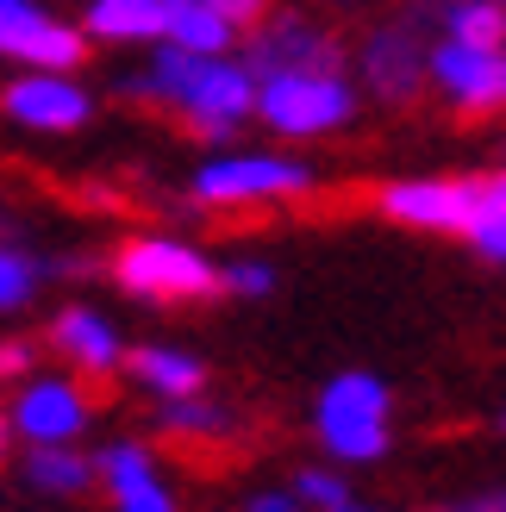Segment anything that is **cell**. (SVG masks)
I'll return each mask as SVG.
<instances>
[{
    "label": "cell",
    "mask_w": 506,
    "mask_h": 512,
    "mask_svg": "<svg viewBox=\"0 0 506 512\" xmlns=\"http://www.w3.org/2000/svg\"><path fill=\"white\" fill-rule=\"evenodd\" d=\"M219 7H225V13H232V19L244 25V32H250V25H257V19L269 13V0H219Z\"/></svg>",
    "instance_id": "obj_27"
},
{
    "label": "cell",
    "mask_w": 506,
    "mask_h": 512,
    "mask_svg": "<svg viewBox=\"0 0 506 512\" xmlns=\"http://www.w3.org/2000/svg\"><path fill=\"white\" fill-rule=\"evenodd\" d=\"M244 38V25L219 7V0H169V25H163V44H182V50H232Z\"/></svg>",
    "instance_id": "obj_15"
},
{
    "label": "cell",
    "mask_w": 506,
    "mask_h": 512,
    "mask_svg": "<svg viewBox=\"0 0 506 512\" xmlns=\"http://www.w3.org/2000/svg\"><path fill=\"white\" fill-rule=\"evenodd\" d=\"M469 244L488 256V263H506V169L482 175V200H475V225Z\"/></svg>",
    "instance_id": "obj_19"
},
{
    "label": "cell",
    "mask_w": 506,
    "mask_h": 512,
    "mask_svg": "<svg viewBox=\"0 0 506 512\" xmlns=\"http://www.w3.org/2000/svg\"><path fill=\"white\" fill-rule=\"evenodd\" d=\"M294 194H313V169L275 157V150H232V157H207L194 169L200 207H275Z\"/></svg>",
    "instance_id": "obj_4"
},
{
    "label": "cell",
    "mask_w": 506,
    "mask_h": 512,
    "mask_svg": "<svg viewBox=\"0 0 506 512\" xmlns=\"http://www.w3.org/2000/svg\"><path fill=\"white\" fill-rule=\"evenodd\" d=\"M450 512H506V488H494V494H469V500H457Z\"/></svg>",
    "instance_id": "obj_28"
},
{
    "label": "cell",
    "mask_w": 506,
    "mask_h": 512,
    "mask_svg": "<svg viewBox=\"0 0 506 512\" xmlns=\"http://www.w3.org/2000/svg\"><path fill=\"white\" fill-rule=\"evenodd\" d=\"M438 38H463V44H506V0H432Z\"/></svg>",
    "instance_id": "obj_17"
},
{
    "label": "cell",
    "mask_w": 506,
    "mask_h": 512,
    "mask_svg": "<svg viewBox=\"0 0 506 512\" xmlns=\"http://www.w3.org/2000/svg\"><path fill=\"white\" fill-rule=\"evenodd\" d=\"M432 44L419 38V19H388V25H375V32L357 44V75H363V88L375 100H413L419 82H432Z\"/></svg>",
    "instance_id": "obj_7"
},
{
    "label": "cell",
    "mask_w": 506,
    "mask_h": 512,
    "mask_svg": "<svg viewBox=\"0 0 506 512\" xmlns=\"http://www.w3.org/2000/svg\"><path fill=\"white\" fill-rule=\"evenodd\" d=\"M163 425L169 431H188V438H213V431H225V413H219V406H200L188 394V400H169L163 406Z\"/></svg>",
    "instance_id": "obj_22"
},
{
    "label": "cell",
    "mask_w": 506,
    "mask_h": 512,
    "mask_svg": "<svg viewBox=\"0 0 506 512\" xmlns=\"http://www.w3.org/2000/svg\"><path fill=\"white\" fill-rule=\"evenodd\" d=\"M319 438L332 444V456L344 463H375L388 450V388L363 369L338 375L319 394Z\"/></svg>",
    "instance_id": "obj_5"
},
{
    "label": "cell",
    "mask_w": 506,
    "mask_h": 512,
    "mask_svg": "<svg viewBox=\"0 0 506 512\" xmlns=\"http://www.w3.org/2000/svg\"><path fill=\"white\" fill-rule=\"evenodd\" d=\"M250 512H300V500H288V494H257V500H250Z\"/></svg>",
    "instance_id": "obj_29"
},
{
    "label": "cell",
    "mask_w": 506,
    "mask_h": 512,
    "mask_svg": "<svg viewBox=\"0 0 506 512\" xmlns=\"http://www.w3.org/2000/svg\"><path fill=\"white\" fill-rule=\"evenodd\" d=\"M338 512H357V506H338Z\"/></svg>",
    "instance_id": "obj_32"
},
{
    "label": "cell",
    "mask_w": 506,
    "mask_h": 512,
    "mask_svg": "<svg viewBox=\"0 0 506 512\" xmlns=\"http://www.w3.org/2000/svg\"><path fill=\"white\" fill-rule=\"evenodd\" d=\"M125 363H132V375L144 381L150 394H163V400H188V394H200V381H207L200 356L169 350V344H144V350L125 356Z\"/></svg>",
    "instance_id": "obj_16"
},
{
    "label": "cell",
    "mask_w": 506,
    "mask_h": 512,
    "mask_svg": "<svg viewBox=\"0 0 506 512\" xmlns=\"http://www.w3.org/2000/svg\"><path fill=\"white\" fill-rule=\"evenodd\" d=\"M13 425H19V438H32V444H69V438H82V425H88V394L75 388V381H32L13 406Z\"/></svg>",
    "instance_id": "obj_12"
},
{
    "label": "cell",
    "mask_w": 506,
    "mask_h": 512,
    "mask_svg": "<svg viewBox=\"0 0 506 512\" xmlns=\"http://www.w3.org/2000/svg\"><path fill=\"white\" fill-rule=\"evenodd\" d=\"M432 88L450 100L457 113H494L506 107V50L494 44H463V38H438L432 44Z\"/></svg>",
    "instance_id": "obj_10"
},
{
    "label": "cell",
    "mask_w": 506,
    "mask_h": 512,
    "mask_svg": "<svg viewBox=\"0 0 506 512\" xmlns=\"http://www.w3.org/2000/svg\"><path fill=\"white\" fill-rule=\"evenodd\" d=\"M225 294H244V300H263L275 288V269L263 263V256H238V263H225Z\"/></svg>",
    "instance_id": "obj_23"
},
{
    "label": "cell",
    "mask_w": 506,
    "mask_h": 512,
    "mask_svg": "<svg viewBox=\"0 0 506 512\" xmlns=\"http://www.w3.org/2000/svg\"><path fill=\"white\" fill-rule=\"evenodd\" d=\"M113 506H119V512H175V500H169V494L157 488V481H144V488H132V494H119Z\"/></svg>",
    "instance_id": "obj_25"
},
{
    "label": "cell",
    "mask_w": 506,
    "mask_h": 512,
    "mask_svg": "<svg viewBox=\"0 0 506 512\" xmlns=\"http://www.w3.org/2000/svg\"><path fill=\"white\" fill-rule=\"evenodd\" d=\"M50 344H57L63 356L82 375H113L125 363V350H119V331L94 313V306H63L57 319H50Z\"/></svg>",
    "instance_id": "obj_13"
},
{
    "label": "cell",
    "mask_w": 506,
    "mask_h": 512,
    "mask_svg": "<svg viewBox=\"0 0 506 512\" xmlns=\"http://www.w3.org/2000/svg\"><path fill=\"white\" fill-rule=\"evenodd\" d=\"M94 469L107 475V494H113V500H119V494H132V488H144V481H157V469H150V456H144L138 444H113Z\"/></svg>",
    "instance_id": "obj_21"
},
{
    "label": "cell",
    "mask_w": 506,
    "mask_h": 512,
    "mask_svg": "<svg viewBox=\"0 0 506 512\" xmlns=\"http://www.w3.org/2000/svg\"><path fill=\"white\" fill-rule=\"evenodd\" d=\"M25 481L44 488V494H82L94 481V463H82L69 444H38L32 463H25Z\"/></svg>",
    "instance_id": "obj_18"
},
{
    "label": "cell",
    "mask_w": 506,
    "mask_h": 512,
    "mask_svg": "<svg viewBox=\"0 0 506 512\" xmlns=\"http://www.w3.org/2000/svg\"><path fill=\"white\" fill-rule=\"evenodd\" d=\"M25 369H32V344L7 338V344H0V381H13V375H25Z\"/></svg>",
    "instance_id": "obj_26"
},
{
    "label": "cell",
    "mask_w": 506,
    "mask_h": 512,
    "mask_svg": "<svg viewBox=\"0 0 506 512\" xmlns=\"http://www.w3.org/2000/svg\"><path fill=\"white\" fill-rule=\"evenodd\" d=\"M244 63L257 75H275V69H344V44L307 13H263L257 25H250V57Z\"/></svg>",
    "instance_id": "obj_11"
},
{
    "label": "cell",
    "mask_w": 506,
    "mask_h": 512,
    "mask_svg": "<svg viewBox=\"0 0 506 512\" xmlns=\"http://www.w3.org/2000/svg\"><path fill=\"white\" fill-rule=\"evenodd\" d=\"M0 113L25 132H82L94 94L75 82V69H25L0 88Z\"/></svg>",
    "instance_id": "obj_8"
},
{
    "label": "cell",
    "mask_w": 506,
    "mask_h": 512,
    "mask_svg": "<svg viewBox=\"0 0 506 512\" xmlns=\"http://www.w3.org/2000/svg\"><path fill=\"white\" fill-rule=\"evenodd\" d=\"M338 7H357V0H338Z\"/></svg>",
    "instance_id": "obj_31"
},
{
    "label": "cell",
    "mask_w": 506,
    "mask_h": 512,
    "mask_svg": "<svg viewBox=\"0 0 506 512\" xmlns=\"http://www.w3.org/2000/svg\"><path fill=\"white\" fill-rule=\"evenodd\" d=\"M257 88L263 75L244 57H232V50L207 57V50H182V44H150V63L138 75H125V94L182 113L207 144H225L257 113Z\"/></svg>",
    "instance_id": "obj_1"
},
{
    "label": "cell",
    "mask_w": 506,
    "mask_h": 512,
    "mask_svg": "<svg viewBox=\"0 0 506 512\" xmlns=\"http://www.w3.org/2000/svg\"><path fill=\"white\" fill-rule=\"evenodd\" d=\"M475 200H482V182H463V175H413V182H388L375 207L394 225H413V232H463L469 238Z\"/></svg>",
    "instance_id": "obj_9"
},
{
    "label": "cell",
    "mask_w": 506,
    "mask_h": 512,
    "mask_svg": "<svg viewBox=\"0 0 506 512\" xmlns=\"http://www.w3.org/2000/svg\"><path fill=\"white\" fill-rule=\"evenodd\" d=\"M300 500L338 512V506H350V488H344L338 475H325V469H300Z\"/></svg>",
    "instance_id": "obj_24"
},
{
    "label": "cell",
    "mask_w": 506,
    "mask_h": 512,
    "mask_svg": "<svg viewBox=\"0 0 506 512\" xmlns=\"http://www.w3.org/2000/svg\"><path fill=\"white\" fill-rule=\"evenodd\" d=\"M169 0H88L82 32L94 44H163Z\"/></svg>",
    "instance_id": "obj_14"
},
{
    "label": "cell",
    "mask_w": 506,
    "mask_h": 512,
    "mask_svg": "<svg viewBox=\"0 0 506 512\" xmlns=\"http://www.w3.org/2000/svg\"><path fill=\"white\" fill-rule=\"evenodd\" d=\"M38 275H44L38 256H25L19 244H0V313H19L38 294Z\"/></svg>",
    "instance_id": "obj_20"
},
{
    "label": "cell",
    "mask_w": 506,
    "mask_h": 512,
    "mask_svg": "<svg viewBox=\"0 0 506 512\" xmlns=\"http://www.w3.org/2000/svg\"><path fill=\"white\" fill-rule=\"evenodd\" d=\"M257 119L275 138H332L357 119V88L344 69H275L257 88Z\"/></svg>",
    "instance_id": "obj_2"
},
{
    "label": "cell",
    "mask_w": 506,
    "mask_h": 512,
    "mask_svg": "<svg viewBox=\"0 0 506 512\" xmlns=\"http://www.w3.org/2000/svg\"><path fill=\"white\" fill-rule=\"evenodd\" d=\"M13 431H19V425H13V413H0V463H7V444H13Z\"/></svg>",
    "instance_id": "obj_30"
},
{
    "label": "cell",
    "mask_w": 506,
    "mask_h": 512,
    "mask_svg": "<svg viewBox=\"0 0 506 512\" xmlns=\"http://www.w3.org/2000/svg\"><path fill=\"white\" fill-rule=\"evenodd\" d=\"M500 425H506V419H500Z\"/></svg>",
    "instance_id": "obj_33"
},
{
    "label": "cell",
    "mask_w": 506,
    "mask_h": 512,
    "mask_svg": "<svg viewBox=\"0 0 506 512\" xmlns=\"http://www.w3.org/2000/svg\"><path fill=\"white\" fill-rule=\"evenodd\" d=\"M88 32L57 19L38 0H0V57L19 69H82L88 63Z\"/></svg>",
    "instance_id": "obj_6"
},
{
    "label": "cell",
    "mask_w": 506,
    "mask_h": 512,
    "mask_svg": "<svg viewBox=\"0 0 506 512\" xmlns=\"http://www.w3.org/2000/svg\"><path fill=\"white\" fill-rule=\"evenodd\" d=\"M113 281H119L125 294L157 300V306L225 294L219 263H213V256H200L194 244H182V238H125L119 256H113Z\"/></svg>",
    "instance_id": "obj_3"
}]
</instances>
